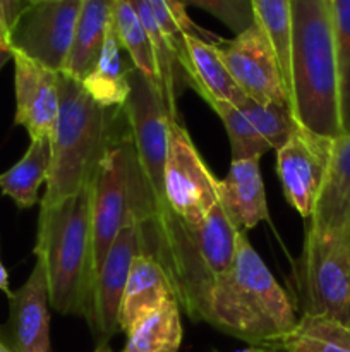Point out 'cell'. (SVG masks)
I'll use <instances>...</instances> for the list:
<instances>
[{
    "mask_svg": "<svg viewBox=\"0 0 350 352\" xmlns=\"http://www.w3.org/2000/svg\"><path fill=\"white\" fill-rule=\"evenodd\" d=\"M335 140L299 126L277 150V172L288 205L311 219L331 162Z\"/></svg>",
    "mask_w": 350,
    "mask_h": 352,
    "instance_id": "obj_10",
    "label": "cell"
},
{
    "mask_svg": "<svg viewBox=\"0 0 350 352\" xmlns=\"http://www.w3.org/2000/svg\"><path fill=\"white\" fill-rule=\"evenodd\" d=\"M215 47L233 81L249 98L257 103L290 105L275 48L257 24L232 40L222 38Z\"/></svg>",
    "mask_w": 350,
    "mask_h": 352,
    "instance_id": "obj_11",
    "label": "cell"
},
{
    "mask_svg": "<svg viewBox=\"0 0 350 352\" xmlns=\"http://www.w3.org/2000/svg\"><path fill=\"white\" fill-rule=\"evenodd\" d=\"M235 107L247 117L259 136L270 144L271 150H278L281 144L287 143L288 138L301 126L290 105L257 103L256 100L244 95Z\"/></svg>",
    "mask_w": 350,
    "mask_h": 352,
    "instance_id": "obj_28",
    "label": "cell"
},
{
    "mask_svg": "<svg viewBox=\"0 0 350 352\" xmlns=\"http://www.w3.org/2000/svg\"><path fill=\"white\" fill-rule=\"evenodd\" d=\"M178 2L206 10L235 34L256 24L253 0H178Z\"/></svg>",
    "mask_w": 350,
    "mask_h": 352,
    "instance_id": "obj_30",
    "label": "cell"
},
{
    "mask_svg": "<svg viewBox=\"0 0 350 352\" xmlns=\"http://www.w3.org/2000/svg\"><path fill=\"white\" fill-rule=\"evenodd\" d=\"M113 24H115L124 52L129 54L134 69H137L148 79L151 88L160 98L161 81L153 45L129 0H113Z\"/></svg>",
    "mask_w": 350,
    "mask_h": 352,
    "instance_id": "obj_24",
    "label": "cell"
},
{
    "mask_svg": "<svg viewBox=\"0 0 350 352\" xmlns=\"http://www.w3.org/2000/svg\"><path fill=\"white\" fill-rule=\"evenodd\" d=\"M305 234L336 239L350 248V134L333 143L326 181L311 219L305 220Z\"/></svg>",
    "mask_w": 350,
    "mask_h": 352,
    "instance_id": "obj_15",
    "label": "cell"
},
{
    "mask_svg": "<svg viewBox=\"0 0 350 352\" xmlns=\"http://www.w3.org/2000/svg\"><path fill=\"white\" fill-rule=\"evenodd\" d=\"M161 31L167 36L178 65L184 71L187 85H192V65L187 50V36L201 38L209 43H218L222 38L199 28L185 12V6L178 0H148Z\"/></svg>",
    "mask_w": 350,
    "mask_h": 352,
    "instance_id": "obj_25",
    "label": "cell"
},
{
    "mask_svg": "<svg viewBox=\"0 0 350 352\" xmlns=\"http://www.w3.org/2000/svg\"><path fill=\"white\" fill-rule=\"evenodd\" d=\"M112 21L113 0H82L65 74L82 81L93 71Z\"/></svg>",
    "mask_w": 350,
    "mask_h": 352,
    "instance_id": "obj_18",
    "label": "cell"
},
{
    "mask_svg": "<svg viewBox=\"0 0 350 352\" xmlns=\"http://www.w3.org/2000/svg\"><path fill=\"white\" fill-rule=\"evenodd\" d=\"M187 50L192 65L191 88L206 103L213 102V100H222V102H230L237 105L246 93L233 81L215 43H209L201 38L187 36Z\"/></svg>",
    "mask_w": 350,
    "mask_h": 352,
    "instance_id": "obj_21",
    "label": "cell"
},
{
    "mask_svg": "<svg viewBox=\"0 0 350 352\" xmlns=\"http://www.w3.org/2000/svg\"><path fill=\"white\" fill-rule=\"evenodd\" d=\"M27 6L30 0H0V23L5 26L7 31H10L17 17Z\"/></svg>",
    "mask_w": 350,
    "mask_h": 352,
    "instance_id": "obj_31",
    "label": "cell"
},
{
    "mask_svg": "<svg viewBox=\"0 0 350 352\" xmlns=\"http://www.w3.org/2000/svg\"><path fill=\"white\" fill-rule=\"evenodd\" d=\"M297 284L302 315H325L350 327V248L329 237H304Z\"/></svg>",
    "mask_w": 350,
    "mask_h": 352,
    "instance_id": "obj_7",
    "label": "cell"
},
{
    "mask_svg": "<svg viewBox=\"0 0 350 352\" xmlns=\"http://www.w3.org/2000/svg\"><path fill=\"white\" fill-rule=\"evenodd\" d=\"M30 2H36V0H30Z\"/></svg>",
    "mask_w": 350,
    "mask_h": 352,
    "instance_id": "obj_38",
    "label": "cell"
},
{
    "mask_svg": "<svg viewBox=\"0 0 350 352\" xmlns=\"http://www.w3.org/2000/svg\"><path fill=\"white\" fill-rule=\"evenodd\" d=\"M122 52V43H120L115 24L112 21L95 67L81 81L86 91L93 96V100L106 109L124 107L129 98V74L132 64H126Z\"/></svg>",
    "mask_w": 350,
    "mask_h": 352,
    "instance_id": "obj_19",
    "label": "cell"
},
{
    "mask_svg": "<svg viewBox=\"0 0 350 352\" xmlns=\"http://www.w3.org/2000/svg\"><path fill=\"white\" fill-rule=\"evenodd\" d=\"M263 351H264V352H270V351H266V349H263Z\"/></svg>",
    "mask_w": 350,
    "mask_h": 352,
    "instance_id": "obj_39",
    "label": "cell"
},
{
    "mask_svg": "<svg viewBox=\"0 0 350 352\" xmlns=\"http://www.w3.org/2000/svg\"><path fill=\"white\" fill-rule=\"evenodd\" d=\"M58 117L51 136V162L40 206H50L95 179L108 148L119 110L93 100L82 82L58 72Z\"/></svg>",
    "mask_w": 350,
    "mask_h": 352,
    "instance_id": "obj_4",
    "label": "cell"
},
{
    "mask_svg": "<svg viewBox=\"0 0 350 352\" xmlns=\"http://www.w3.org/2000/svg\"><path fill=\"white\" fill-rule=\"evenodd\" d=\"M124 352H178L182 344L180 306L175 296L130 327Z\"/></svg>",
    "mask_w": 350,
    "mask_h": 352,
    "instance_id": "obj_23",
    "label": "cell"
},
{
    "mask_svg": "<svg viewBox=\"0 0 350 352\" xmlns=\"http://www.w3.org/2000/svg\"><path fill=\"white\" fill-rule=\"evenodd\" d=\"M335 33L338 112L343 134H350V0H329Z\"/></svg>",
    "mask_w": 350,
    "mask_h": 352,
    "instance_id": "obj_27",
    "label": "cell"
},
{
    "mask_svg": "<svg viewBox=\"0 0 350 352\" xmlns=\"http://www.w3.org/2000/svg\"><path fill=\"white\" fill-rule=\"evenodd\" d=\"M165 196L172 215L184 226L196 227L218 203L216 177L206 167L180 120L167 122Z\"/></svg>",
    "mask_w": 350,
    "mask_h": 352,
    "instance_id": "obj_8",
    "label": "cell"
},
{
    "mask_svg": "<svg viewBox=\"0 0 350 352\" xmlns=\"http://www.w3.org/2000/svg\"><path fill=\"white\" fill-rule=\"evenodd\" d=\"M290 103L305 129L342 136L329 0H290Z\"/></svg>",
    "mask_w": 350,
    "mask_h": 352,
    "instance_id": "obj_3",
    "label": "cell"
},
{
    "mask_svg": "<svg viewBox=\"0 0 350 352\" xmlns=\"http://www.w3.org/2000/svg\"><path fill=\"white\" fill-rule=\"evenodd\" d=\"M95 352H113V351H110L108 346H105V347H96ZM122 352H124V351H122Z\"/></svg>",
    "mask_w": 350,
    "mask_h": 352,
    "instance_id": "obj_37",
    "label": "cell"
},
{
    "mask_svg": "<svg viewBox=\"0 0 350 352\" xmlns=\"http://www.w3.org/2000/svg\"><path fill=\"white\" fill-rule=\"evenodd\" d=\"M213 352H218V351H213ZM240 352H264V351L261 349V347H249V349H246V351H240Z\"/></svg>",
    "mask_w": 350,
    "mask_h": 352,
    "instance_id": "obj_35",
    "label": "cell"
},
{
    "mask_svg": "<svg viewBox=\"0 0 350 352\" xmlns=\"http://www.w3.org/2000/svg\"><path fill=\"white\" fill-rule=\"evenodd\" d=\"M96 175V174H95ZM93 186L50 206H40L34 256L45 267L50 305L60 315L88 320L93 282Z\"/></svg>",
    "mask_w": 350,
    "mask_h": 352,
    "instance_id": "obj_2",
    "label": "cell"
},
{
    "mask_svg": "<svg viewBox=\"0 0 350 352\" xmlns=\"http://www.w3.org/2000/svg\"><path fill=\"white\" fill-rule=\"evenodd\" d=\"M0 352H12V351L9 349V347L5 346V342H3L2 339H0Z\"/></svg>",
    "mask_w": 350,
    "mask_h": 352,
    "instance_id": "obj_36",
    "label": "cell"
},
{
    "mask_svg": "<svg viewBox=\"0 0 350 352\" xmlns=\"http://www.w3.org/2000/svg\"><path fill=\"white\" fill-rule=\"evenodd\" d=\"M215 189L218 203L240 230H250L257 223L270 222L259 158L230 162L229 174L216 179Z\"/></svg>",
    "mask_w": 350,
    "mask_h": 352,
    "instance_id": "obj_16",
    "label": "cell"
},
{
    "mask_svg": "<svg viewBox=\"0 0 350 352\" xmlns=\"http://www.w3.org/2000/svg\"><path fill=\"white\" fill-rule=\"evenodd\" d=\"M299 316L242 230L233 263L213 282L202 322L250 347H259L290 332Z\"/></svg>",
    "mask_w": 350,
    "mask_h": 352,
    "instance_id": "obj_1",
    "label": "cell"
},
{
    "mask_svg": "<svg viewBox=\"0 0 350 352\" xmlns=\"http://www.w3.org/2000/svg\"><path fill=\"white\" fill-rule=\"evenodd\" d=\"M259 347L270 352H350V327L325 315H301L290 332Z\"/></svg>",
    "mask_w": 350,
    "mask_h": 352,
    "instance_id": "obj_20",
    "label": "cell"
},
{
    "mask_svg": "<svg viewBox=\"0 0 350 352\" xmlns=\"http://www.w3.org/2000/svg\"><path fill=\"white\" fill-rule=\"evenodd\" d=\"M253 9L256 24L264 31L271 47L275 48L281 78L290 98L292 2L290 0H253Z\"/></svg>",
    "mask_w": 350,
    "mask_h": 352,
    "instance_id": "obj_26",
    "label": "cell"
},
{
    "mask_svg": "<svg viewBox=\"0 0 350 352\" xmlns=\"http://www.w3.org/2000/svg\"><path fill=\"white\" fill-rule=\"evenodd\" d=\"M240 232L216 203L199 226L180 223L172 244L158 258L170 277L178 306L192 322H202L213 282L233 263Z\"/></svg>",
    "mask_w": 350,
    "mask_h": 352,
    "instance_id": "obj_5",
    "label": "cell"
},
{
    "mask_svg": "<svg viewBox=\"0 0 350 352\" xmlns=\"http://www.w3.org/2000/svg\"><path fill=\"white\" fill-rule=\"evenodd\" d=\"M16 116L30 140H50L58 117V72L12 52Z\"/></svg>",
    "mask_w": 350,
    "mask_h": 352,
    "instance_id": "obj_13",
    "label": "cell"
},
{
    "mask_svg": "<svg viewBox=\"0 0 350 352\" xmlns=\"http://www.w3.org/2000/svg\"><path fill=\"white\" fill-rule=\"evenodd\" d=\"M144 253V241L134 215L120 229L93 284L91 311L86 320L96 339V347L108 346L119 329V309L127 277L137 254Z\"/></svg>",
    "mask_w": 350,
    "mask_h": 352,
    "instance_id": "obj_12",
    "label": "cell"
},
{
    "mask_svg": "<svg viewBox=\"0 0 350 352\" xmlns=\"http://www.w3.org/2000/svg\"><path fill=\"white\" fill-rule=\"evenodd\" d=\"M12 58V52L9 48H0V69Z\"/></svg>",
    "mask_w": 350,
    "mask_h": 352,
    "instance_id": "obj_34",
    "label": "cell"
},
{
    "mask_svg": "<svg viewBox=\"0 0 350 352\" xmlns=\"http://www.w3.org/2000/svg\"><path fill=\"white\" fill-rule=\"evenodd\" d=\"M51 162V141L34 140L27 146L17 164L9 170L0 174V191L3 196L12 199L17 208H33L40 196L38 191L47 184L48 170Z\"/></svg>",
    "mask_w": 350,
    "mask_h": 352,
    "instance_id": "obj_22",
    "label": "cell"
},
{
    "mask_svg": "<svg viewBox=\"0 0 350 352\" xmlns=\"http://www.w3.org/2000/svg\"><path fill=\"white\" fill-rule=\"evenodd\" d=\"M50 296L45 267L36 260L27 280L9 296L5 346L12 352H51Z\"/></svg>",
    "mask_w": 350,
    "mask_h": 352,
    "instance_id": "obj_14",
    "label": "cell"
},
{
    "mask_svg": "<svg viewBox=\"0 0 350 352\" xmlns=\"http://www.w3.org/2000/svg\"><path fill=\"white\" fill-rule=\"evenodd\" d=\"M174 296V287L163 265L150 253L137 254L127 277L119 309V329L127 333L130 327Z\"/></svg>",
    "mask_w": 350,
    "mask_h": 352,
    "instance_id": "obj_17",
    "label": "cell"
},
{
    "mask_svg": "<svg viewBox=\"0 0 350 352\" xmlns=\"http://www.w3.org/2000/svg\"><path fill=\"white\" fill-rule=\"evenodd\" d=\"M0 291L5 292L7 298L12 294V291L9 289V274H7V270H5V267L2 265V261H0Z\"/></svg>",
    "mask_w": 350,
    "mask_h": 352,
    "instance_id": "obj_32",
    "label": "cell"
},
{
    "mask_svg": "<svg viewBox=\"0 0 350 352\" xmlns=\"http://www.w3.org/2000/svg\"><path fill=\"white\" fill-rule=\"evenodd\" d=\"M0 48H9V31L2 23H0Z\"/></svg>",
    "mask_w": 350,
    "mask_h": 352,
    "instance_id": "obj_33",
    "label": "cell"
},
{
    "mask_svg": "<svg viewBox=\"0 0 350 352\" xmlns=\"http://www.w3.org/2000/svg\"><path fill=\"white\" fill-rule=\"evenodd\" d=\"M82 0H36L21 12L9 31L10 52L64 72L74 41Z\"/></svg>",
    "mask_w": 350,
    "mask_h": 352,
    "instance_id": "obj_9",
    "label": "cell"
},
{
    "mask_svg": "<svg viewBox=\"0 0 350 352\" xmlns=\"http://www.w3.org/2000/svg\"><path fill=\"white\" fill-rule=\"evenodd\" d=\"M208 105L215 110V113L225 126L226 134H229L232 162L246 160V158H261L271 150L270 144L259 136L253 124L233 103L213 100Z\"/></svg>",
    "mask_w": 350,
    "mask_h": 352,
    "instance_id": "obj_29",
    "label": "cell"
},
{
    "mask_svg": "<svg viewBox=\"0 0 350 352\" xmlns=\"http://www.w3.org/2000/svg\"><path fill=\"white\" fill-rule=\"evenodd\" d=\"M144 195L132 134L124 107L93 186V270L102 268L113 241L130 215L143 212ZM95 284V282H93Z\"/></svg>",
    "mask_w": 350,
    "mask_h": 352,
    "instance_id": "obj_6",
    "label": "cell"
}]
</instances>
